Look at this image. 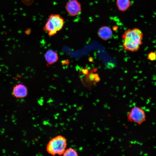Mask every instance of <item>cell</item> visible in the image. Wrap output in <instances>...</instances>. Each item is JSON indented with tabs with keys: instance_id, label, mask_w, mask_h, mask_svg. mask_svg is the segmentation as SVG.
Listing matches in <instances>:
<instances>
[{
	"instance_id": "8",
	"label": "cell",
	"mask_w": 156,
	"mask_h": 156,
	"mask_svg": "<svg viewBox=\"0 0 156 156\" xmlns=\"http://www.w3.org/2000/svg\"><path fill=\"white\" fill-rule=\"evenodd\" d=\"M44 57L48 65H51L55 63L58 59L57 53L52 50L47 51Z\"/></svg>"
},
{
	"instance_id": "7",
	"label": "cell",
	"mask_w": 156,
	"mask_h": 156,
	"mask_svg": "<svg viewBox=\"0 0 156 156\" xmlns=\"http://www.w3.org/2000/svg\"><path fill=\"white\" fill-rule=\"evenodd\" d=\"M97 34L99 37L104 40L110 39L112 36L113 33L111 28L107 26L101 27L98 29Z\"/></svg>"
},
{
	"instance_id": "2",
	"label": "cell",
	"mask_w": 156,
	"mask_h": 156,
	"mask_svg": "<svg viewBox=\"0 0 156 156\" xmlns=\"http://www.w3.org/2000/svg\"><path fill=\"white\" fill-rule=\"evenodd\" d=\"M64 24V18L60 14H51L43 27L44 31L47 32L49 36L55 35L61 30Z\"/></svg>"
},
{
	"instance_id": "4",
	"label": "cell",
	"mask_w": 156,
	"mask_h": 156,
	"mask_svg": "<svg viewBox=\"0 0 156 156\" xmlns=\"http://www.w3.org/2000/svg\"><path fill=\"white\" fill-rule=\"evenodd\" d=\"M127 120L139 125L143 123L146 120L144 110L140 107L135 106L132 107L127 114Z\"/></svg>"
},
{
	"instance_id": "1",
	"label": "cell",
	"mask_w": 156,
	"mask_h": 156,
	"mask_svg": "<svg viewBox=\"0 0 156 156\" xmlns=\"http://www.w3.org/2000/svg\"><path fill=\"white\" fill-rule=\"evenodd\" d=\"M143 34L139 29L134 28L125 30L122 36V49L126 51H138L142 43Z\"/></svg>"
},
{
	"instance_id": "11",
	"label": "cell",
	"mask_w": 156,
	"mask_h": 156,
	"mask_svg": "<svg viewBox=\"0 0 156 156\" xmlns=\"http://www.w3.org/2000/svg\"><path fill=\"white\" fill-rule=\"evenodd\" d=\"M148 57L149 60H154L156 58V54L155 52H151L148 54Z\"/></svg>"
},
{
	"instance_id": "10",
	"label": "cell",
	"mask_w": 156,
	"mask_h": 156,
	"mask_svg": "<svg viewBox=\"0 0 156 156\" xmlns=\"http://www.w3.org/2000/svg\"><path fill=\"white\" fill-rule=\"evenodd\" d=\"M64 156H78L77 151L72 148H69L66 149L63 154Z\"/></svg>"
},
{
	"instance_id": "3",
	"label": "cell",
	"mask_w": 156,
	"mask_h": 156,
	"mask_svg": "<svg viewBox=\"0 0 156 156\" xmlns=\"http://www.w3.org/2000/svg\"><path fill=\"white\" fill-rule=\"evenodd\" d=\"M67 146L66 139L62 135H59L52 138L49 142L46 150L49 154L55 155L63 154Z\"/></svg>"
},
{
	"instance_id": "6",
	"label": "cell",
	"mask_w": 156,
	"mask_h": 156,
	"mask_svg": "<svg viewBox=\"0 0 156 156\" xmlns=\"http://www.w3.org/2000/svg\"><path fill=\"white\" fill-rule=\"evenodd\" d=\"M12 93L13 96L16 98H24L27 95V88L23 84H16L13 87Z\"/></svg>"
},
{
	"instance_id": "5",
	"label": "cell",
	"mask_w": 156,
	"mask_h": 156,
	"mask_svg": "<svg viewBox=\"0 0 156 156\" xmlns=\"http://www.w3.org/2000/svg\"><path fill=\"white\" fill-rule=\"evenodd\" d=\"M65 9L69 15L75 16L79 14L81 11V3L77 0H69L66 3Z\"/></svg>"
},
{
	"instance_id": "9",
	"label": "cell",
	"mask_w": 156,
	"mask_h": 156,
	"mask_svg": "<svg viewBox=\"0 0 156 156\" xmlns=\"http://www.w3.org/2000/svg\"><path fill=\"white\" fill-rule=\"evenodd\" d=\"M131 4L130 0H116V4L118 9L124 12L130 7Z\"/></svg>"
}]
</instances>
